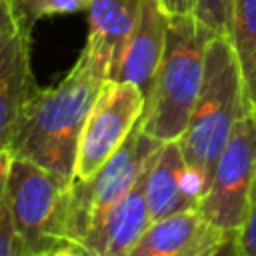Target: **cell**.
<instances>
[{
  "mask_svg": "<svg viewBox=\"0 0 256 256\" xmlns=\"http://www.w3.org/2000/svg\"><path fill=\"white\" fill-rule=\"evenodd\" d=\"M108 78L82 54L68 74L50 88H38L28 100L10 156L26 158L66 180H74L80 134Z\"/></svg>",
  "mask_w": 256,
  "mask_h": 256,
  "instance_id": "1",
  "label": "cell"
},
{
  "mask_svg": "<svg viewBox=\"0 0 256 256\" xmlns=\"http://www.w3.org/2000/svg\"><path fill=\"white\" fill-rule=\"evenodd\" d=\"M246 110L250 108L234 48L228 36H212L206 44L202 86L178 140L198 198L208 188L216 160Z\"/></svg>",
  "mask_w": 256,
  "mask_h": 256,
  "instance_id": "2",
  "label": "cell"
},
{
  "mask_svg": "<svg viewBox=\"0 0 256 256\" xmlns=\"http://www.w3.org/2000/svg\"><path fill=\"white\" fill-rule=\"evenodd\" d=\"M212 36L194 14L170 16L166 48L138 122L154 140L182 138L202 86L206 44Z\"/></svg>",
  "mask_w": 256,
  "mask_h": 256,
  "instance_id": "3",
  "label": "cell"
},
{
  "mask_svg": "<svg viewBox=\"0 0 256 256\" xmlns=\"http://www.w3.org/2000/svg\"><path fill=\"white\" fill-rule=\"evenodd\" d=\"M72 182L26 158L10 156L8 198L22 256L70 246Z\"/></svg>",
  "mask_w": 256,
  "mask_h": 256,
  "instance_id": "4",
  "label": "cell"
},
{
  "mask_svg": "<svg viewBox=\"0 0 256 256\" xmlns=\"http://www.w3.org/2000/svg\"><path fill=\"white\" fill-rule=\"evenodd\" d=\"M162 142L140 126L114 152V156L90 178L72 182L70 198V246L96 226L116 204H120L142 180Z\"/></svg>",
  "mask_w": 256,
  "mask_h": 256,
  "instance_id": "5",
  "label": "cell"
},
{
  "mask_svg": "<svg viewBox=\"0 0 256 256\" xmlns=\"http://www.w3.org/2000/svg\"><path fill=\"white\" fill-rule=\"evenodd\" d=\"M256 178V114L246 110L222 148L196 208L218 230L238 232Z\"/></svg>",
  "mask_w": 256,
  "mask_h": 256,
  "instance_id": "6",
  "label": "cell"
},
{
  "mask_svg": "<svg viewBox=\"0 0 256 256\" xmlns=\"http://www.w3.org/2000/svg\"><path fill=\"white\" fill-rule=\"evenodd\" d=\"M146 106L144 92L124 80H106L80 134L74 180L94 176L138 126Z\"/></svg>",
  "mask_w": 256,
  "mask_h": 256,
  "instance_id": "7",
  "label": "cell"
},
{
  "mask_svg": "<svg viewBox=\"0 0 256 256\" xmlns=\"http://www.w3.org/2000/svg\"><path fill=\"white\" fill-rule=\"evenodd\" d=\"M30 48L32 30L26 26H16L0 36V152L10 150L22 112L38 90Z\"/></svg>",
  "mask_w": 256,
  "mask_h": 256,
  "instance_id": "8",
  "label": "cell"
},
{
  "mask_svg": "<svg viewBox=\"0 0 256 256\" xmlns=\"http://www.w3.org/2000/svg\"><path fill=\"white\" fill-rule=\"evenodd\" d=\"M138 8L140 0H90L88 4V36L80 54L108 80L118 74Z\"/></svg>",
  "mask_w": 256,
  "mask_h": 256,
  "instance_id": "9",
  "label": "cell"
},
{
  "mask_svg": "<svg viewBox=\"0 0 256 256\" xmlns=\"http://www.w3.org/2000/svg\"><path fill=\"white\" fill-rule=\"evenodd\" d=\"M142 190L152 220L196 208L200 198L190 180L178 140L160 144L142 178Z\"/></svg>",
  "mask_w": 256,
  "mask_h": 256,
  "instance_id": "10",
  "label": "cell"
},
{
  "mask_svg": "<svg viewBox=\"0 0 256 256\" xmlns=\"http://www.w3.org/2000/svg\"><path fill=\"white\" fill-rule=\"evenodd\" d=\"M150 222L152 218L140 180L138 186L96 226H92L70 250H74L78 256H128Z\"/></svg>",
  "mask_w": 256,
  "mask_h": 256,
  "instance_id": "11",
  "label": "cell"
},
{
  "mask_svg": "<svg viewBox=\"0 0 256 256\" xmlns=\"http://www.w3.org/2000/svg\"><path fill=\"white\" fill-rule=\"evenodd\" d=\"M168 24L170 16L162 10L158 0H140L136 26L114 80L130 82L148 96L166 48Z\"/></svg>",
  "mask_w": 256,
  "mask_h": 256,
  "instance_id": "12",
  "label": "cell"
},
{
  "mask_svg": "<svg viewBox=\"0 0 256 256\" xmlns=\"http://www.w3.org/2000/svg\"><path fill=\"white\" fill-rule=\"evenodd\" d=\"M224 230L212 226L198 208L152 220L128 256H186Z\"/></svg>",
  "mask_w": 256,
  "mask_h": 256,
  "instance_id": "13",
  "label": "cell"
},
{
  "mask_svg": "<svg viewBox=\"0 0 256 256\" xmlns=\"http://www.w3.org/2000/svg\"><path fill=\"white\" fill-rule=\"evenodd\" d=\"M228 40L240 66L248 108L256 114V0H232Z\"/></svg>",
  "mask_w": 256,
  "mask_h": 256,
  "instance_id": "14",
  "label": "cell"
},
{
  "mask_svg": "<svg viewBox=\"0 0 256 256\" xmlns=\"http://www.w3.org/2000/svg\"><path fill=\"white\" fill-rule=\"evenodd\" d=\"M88 4L90 0H12V8L18 22L30 30L42 18L76 14L88 10Z\"/></svg>",
  "mask_w": 256,
  "mask_h": 256,
  "instance_id": "15",
  "label": "cell"
},
{
  "mask_svg": "<svg viewBox=\"0 0 256 256\" xmlns=\"http://www.w3.org/2000/svg\"><path fill=\"white\" fill-rule=\"evenodd\" d=\"M8 168H10V154L0 152V256H22L10 212Z\"/></svg>",
  "mask_w": 256,
  "mask_h": 256,
  "instance_id": "16",
  "label": "cell"
},
{
  "mask_svg": "<svg viewBox=\"0 0 256 256\" xmlns=\"http://www.w3.org/2000/svg\"><path fill=\"white\" fill-rule=\"evenodd\" d=\"M232 0H196L194 16L214 36H228Z\"/></svg>",
  "mask_w": 256,
  "mask_h": 256,
  "instance_id": "17",
  "label": "cell"
},
{
  "mask_svg": "<svg viewBox=\"0 0 256 256\" xmlns=\"http://www.w3.org/2000/svg\"><path fill=\"white\" fill-rule=\"evenodd\" d=\"M238 242H240L242 256H256V178L252 184L244 222L238 230Z\"/></svg>",
  "mask_w": 256,
  "mask_h": 256,
  "instance_id": "18",
  "label": "cell"
},
{
  "mask_svg": "<svg viewBox=\"0 0 256 256\" xmlns=\"http://www.w3.org/2000/svg\"><path fill=\"white\" fill-rule=\"evenodd\" d=\"M186 256H242L238 232H220L210 242L188 252Z\"/></svg>",
  "mask_w": 256,
  "mask_h": 256,
  "instance_id": "19",
  "label": "cell"
},
{
  "mask_svg": "<svg viewBox=\"0 0 256 256\" xmlns=\"http://www.w3.org/2000/svg\"><path fill=\"white\" fill-rule=\"evenodd\" d=\"M158 2L168 16L194 14V8H196V0H158Z\"/></svg>",
  "mask_w": 256,
  "mask_h": 256,
  "instance_id": "20",
  "label": "cell"
},
{
  "mask_svg": "<svg viewBox=\"0 0 256 256\" xmlns=\"http://www.w3.org/2000/svg\"><path fill=\"white\" fill-rule=\"evenodd\" d=\"M16 26H22L14 14V8H12V2L8 0H0V36Z\"/></svg>",
  "mask_w": 256,
  "mask_h": 256,
  "instance_id": "21",
  "label": "cell"
},
{
  "mask_svg": "<svg viewBox=\"0 0 256 256\" xmlns=\"http://www.w3.org/2000/svg\"><path fill=\"white\" fill-rule=\"evenodd\" d=\"M36 256H78V254L74 250H70V248H58V250L42 252V254H36Z\"/></svg>",
  "mask_w": 256,
  "mask_h": 256,
  "instance_id": "22",
  "label": "cell"
},
{
  "mask_svg": "<svg viewBox=\"0 0 256 256\" xmlns=\"http://www.w3.org/2000/svg\"><path fill=\"white\" fill-rule=\"evenodd\" d=\"M8 2H12V0H8Z\"/></svg>",
  "mask_w": 256,
  "mask_h": 256,
  "instance_id": "23",
  "label": "cell"
}]
</instances>
